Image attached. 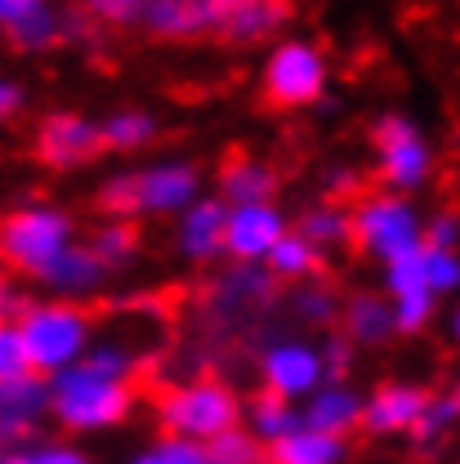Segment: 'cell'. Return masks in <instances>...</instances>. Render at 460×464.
Returning a JSON list of instances; mask_svg holds the SVG:
<instances>
[{"label": "cell", "mask_w": 460, "mask_h": 464, "mask_svg": "<svg viewBox=\"0 0 460 464\" xmlns=\"http://www.w3.org/2000/svg\"><path fill=\"white\" fill-rule=\"evenodd\" d=\"M452 402L460 406V375H456V384H452Z\"/></svg>", "instance_id": "43"}, {"label": "cell", "mask_w": 460, "mask_h": 464, "mask_svg": "<svg viewBox=\"0 0 460 464\" xmlns=\"http://www.w3.org/2000/svg\"><path fill=\"white\" fill-rule=\"evenodd\" d=\"M273 290H278V277L264 264H232L229 273L210 286V304H215V313L237 317V313L273 304Z\"/></svg>", "instance_id": "19"}, {"label": "cell", "mask_w": 460, "mask_h": 464, "mask_svg": "<svg viewBox=\"0 0 460 464\" xmlns=\"http://www.w3.org/2000/svg\"><path fill=\"white\" fill-rule=\"evenodd\" d=\"M246 429L273 451L278 442H287L290 433L304 429V411L287 398H273V393H259L255 402L246 406Z\"/></svg>", "instance_id": "25"}, {"label": "cell", "mask_w": 460, "mask_h": 464, "mask_svg": "<svg viewBox=\"0 0 460 464\" xmlns=\"http://www.w3.org/2000/svg\"><path fill=\"white\" fill-rule=\"evenodd\" d=\"M27 464H90V456L81 447H67V442H45V447L27 451Z\"/></svg>", "instance_id": "36"}, {"label": "cell", "mask_w": 460, "mask_h": 464, "mask_svg": "<svg viewBox=\"0 0 460 464\" xmlns=\"http://www.w3.org/2000/svg\"><path fill=\"white\" fill-rule=\"evenodd\" d=\"M215 197L224 206H259V201H278V170L259 157H237L220 170Z\"/></svg>", "instance_id": "21"}, {"label": "cell", "mask_w": 460, "mask_h": 464, "mask_svg": "<svg viewBox=\"0 0 460 464\" xmlns=\"http://www.w3.org/2000/svg\"><path fill=\"white\" fill-rule=\"evenodd\" d=\"M264 268H269L278 282H313V273L322 268V250L290 228L287 237L278 241V250L269 255V264H264Z\"/></svg>", "instance_id": "27"}, {"label": "cell", "mask_w": 460, "mask_h": 464, "mask_svg": "<svg viewBox=\"0 0 460 464\" xmlns=\"http://www.w3.org/2000/svg\"><path fill=\"white\" fill-rule=\"evenodd\" d=\"M425 228H429V219L420 215L416 197H403V192H385V188L362 192L353 206V246L380 268L425 250L429 246Z\"/></svg>", "instance_id": "4"}, {"label": "cell", "mask_w": 460, "mask_h": 464, "mask_svg": "<svg viewBox=\"0 0 460 464\" xmlns=\"http://www.w3.org/2000/svg\"><path fill=\"white\" fill-rule=\"evenodd\" d=\"M41 9H50V0H0V27L9 32V27H18L23 18H32Z\"/></svg>", "instance_id": "39"}, {"label": "cell", "mask_w": 460, "mask_h": 464, "mask_svg": "<svg viewBox=\"0 0 460 464\" xmlns=\"http://www.w3.org/2000/svg\"><path fill=\"white\" fill-rule=\"evenodd\" d=\"M385 299L394 308V326L398 335H420L434 317H438V295L429 282V268H425V250L406 255L398 264L385 268Z\"/></svg>", "instance_id": "11"}, {"label": "cell", "mask_w": 460, "mask_h": 464, "mask_svg": "<svg viewBox=\"0 0 460 464\" xmlns=\"http://www.w3.org/2000/svg\"><path fill=\"white\" fill-rule=\"evenodd\" d=\"M295 232L327 255V250L353 241V210H345L340 201H313L295 215Z\"/></svg>", "instance_id": "24"}, {"label": "cell", "mask_w": 460, "mask_h": 464, "mask_svg": "<svg viewBox=\"0 0 460 464\" xmlns=\"http://www.w3.org/2000/svg\"><path fill=\"white\" fill-rule=\"evenodd\" d=\"M340 295L331 286H322V282H304L299 295H295V317L304 322V326H313V331H327V326H336L340 322Z\"/></svg>", "instance_id": "29"}, {"label": "cell", "mask_w": 460, "mask_h": 464, "mask_svg": "<svg viewBox=\"0 0 460 464\" xmlns=\"http://www.w3.org/2000/svg\"><path fill=\"white\" fill-rule=\"evenodd\" d=\"M99 130H103V148H108V152L139 157V152H148V148L157 143L161 121L148 112V108H116L113 116L99 121Z\"/></svg>", "instance_id": "22"}, {"label": "cell", "mask_w": 460, "mask_h": 464, "mask_svg": "<svg viewBox=\"0 0 460 464\" xmlns=\"http://www.w3.org/2000/svg\"><path fill=\"white\" fill-rule=\"evenodd\" d=\"M0 464H27V451H0Z\"/></svg>", "instance_id": "42"}, {"label": "cell", "mask_w": 460, "mask_h": 464, "mask_svg": "<svg viewBox=\"0 0 460 464\" xmlns=\"http://www.w3.org/2000/svg\"><path fill=\"white\" fill-rule=\"evenodd\" d=\"M18 108H23V90H18L14 81H0V125L18 112Z\"/></svg>", "instance_id": "40"}, {"label": "cell", "mask_w": 460, "mask_h": 464, "mask_svg": "<svg viewBox=\"0 0 460 464\" xmlns=\"http://www.w3.org/2000/svg\"><path fill=\"white\" fill-rule=\"evenodd\" d=\"M32 375V357H27V344H23V331L18 322H0V384L5 380H23Z\"/></svg>", "instance_id": "35"}, {"label": "cell", "mask_w": 460, "mask_h": 464, "mask_svg": "<svg viewBox=\"0 0 460 464\" xmlns=\"http://www.w3.org/2000/svg\"><path fill=\"white\" fill-rule=\"evenodd\" d=\"M139 357L116 340H94L90 357L50 380V415L67 433H108L134 411Z\"/></svg>", "instance_id": "1"}, {"label": "cell", "mask_w": 460, "mask_h": 464, "mask_svg": "<svg viewBox=\"0 0 460 464\" xmlns=\"http://www.w3.org/2000/svg\"><path fill=\"white\" fill-rule=\"evenodd\" d=\"M348 456V438H331V433H318V429H299L290 433L287 442H278L269 451V464H345Z\"/></svg>", "instance_id": "26"}, {"label": "cell", "mask_w": 460, "mask_h": 464, "mask_svg": "<svg viewBox=\"0 0 460 464\" xmlns=\"http://www.w3.org/2000/svg\"><path fill=\"white\" fill-rule=\"evenodd\" d=\"M456 420H460V406L452 402V393H447V398H434L429 411L420 415V424H416V433H411V438H416L420 447H434V442H443V438L452 433V424H456Z\"/></svg>", "instance_id": "34"}, {"label": "cell", "mask_w": 460, "mask_h": 464, "mask_svg": "<svg viewBox=\"0 0 460 464\" xmlns=\"http://www.w3.org/2000/svg\"><path fill=\"white\" fill-rule=\"evenodd\" d=\"M90 250H94V259L108 268V273H121V268H130L134 264V255H139V241H134V232L125 219H108L103 228L90 232V241H85Z\"/></svg>", "instance_id": "28"}, {"label": "cell", "mask_w": 460, "mask_h": 464, "mask_svg": "<svg viewBox=\"0 0 460 464\" xmlns=\"http://www.w3.org/2000/svg\"><path fill=\"white\" fill-rule=\"evenodd\" d=\"M152 0H76V9H85L99 27H143Z\"/></svg>", "instance_id": "33"}, {"label": "cell", "mask_w": 460, "mask_h": 464, "mask_svg": "<svg viewBox=\"0 0 460 464\" xmlns=\"http://www.w3.org/2000/svg\"><path fill=\"white\" fill-rule=\"evenodd\" d=\"M130 464H210L201 442H188V438H171L161 433L157 442H148L143 451H134Z\"/></svg>", "instance_id": "31"}, {"label": "cell", "mask_w": 460, "mask_h": 464, "mask_svg": "<svg viewBox=\"0 0 460 464\" xmlns=\"http://www.w3.org/2000/svg\"><path fill=\"white\" fill-rule=\"evenodd\" d=\"M264 451H269V447H264L250 429H232L220 442L206 447L210 464H264Z\"/></svg>", "instance_id": "32"}, {"label": "cell", "mask_w": 460, "mask_h": 464, "mask_svg": "<svg viewBox=\"0 0 460 464\" xmlns=\"http://www.w3.org/2000/svg\"><path fill=\"white\" fill-rule=\"evenodd\" d=\"M206 197V174L188 157H161L139 170H121L99 188V210L113 219H179Z\"/></svg>", "instance_id": "2"}, {"label": "cell", "mask_w": 460, "mask_h": 464, "mask_svg": "<svg viewBox=\"0 0 460 464\" xmlns=\"http://www.w3.org/2000/svg\"><path fill=\"white\" fill-rule=\"evenodd\" d=\"M299 411H304V424H308V429L331 433V438H348V433L362 429L367 393H357L348 380H327Z\"/></svg>", "instance_id": "17"}, {"label": "cell", "mask_w": 460, "mask_h": 464, "mask_svg": "<svg viewBox=\"0 0 460 464\" xmlns=\"http://www.w3.org/2000/svg\"><path fill=\"white\" fill-rule=\"evenodd\" d=\"M41 415H50V380L45 375H23L0 384V447H18Z\"/></svg>", "instance_id": "16"}, {"label": "cell", "mask_w": 460, "mask_h": 464, "mask_svg": "<svg viewBox=\"0 0 460 464\" xmlns=\"http://www.w3.org/2000/svg\"><path fill=\"white\" fill-rule=\"evenodd\" d=\"M224 45H273L295 18V0H210Z\"/></svg>", "instance_id": "10"}, {"label": "cell", "mask_w": 460, "mask_h": 464, "mask_svg": "<svg viewBox=\"0 0 460 464\" xmlns=\"http://www.w3.org/2000/svg\"><path fill=\"white\" fill-rule=\"evenodd\" d=\"M9 41H14L18 50H32V54L50 50V45H58V41H63V14H54V9H41V14L23 18L18 27H9Z\"/></svg>", "instance_id": "30"}, {"label": "cell", "mask_w": 460, "mask_h": 464, "mask_svg": "<svg viewBox=\"0 0 460 464\" xmlns=\"http://www.w3.org/2000/svg\"><path fill=\"white\" fill-rule=\"evenodd\" d=\"M157 420H161V433L210 447L232 429H246V402L229 380L197 375V380L171 384L157 398Z\"/></svg>", "instance_id": "3"}, {"label": "cell", "mask_w": 460, "mask_h": 464, "mask_svg": "<svg viewBox=\"0 0 460 464\" xmlns=\"http://www.w3.org/2000/svg\"><path fill=\"white\" fill-rule=\"evenodd\" d=\"M429 246H443V250H460V215H434L429 219Z\"/></svg>", "instance_id": "37"}, {"label": "cell", "mask_w": 460, "mask_h": 464, "mask_svg": "<svg viewBox=\"0 0 460 464\" xmlns=\"http://www.w3.org/2000/svg\"><path fill=\"white\" fill-rule=\"evenodd\" d=\"M340 331H345L348 344H357V348L385 344L389 335H398L389 299L376 295V290H357V295H348L345 308H340Z\"/></svg>", "instance_id": "20"}, {"label": "cell", "mask_w": 460, "mask_h": 464, "mask_svg": "<svg viewBox=\"0 0 460 464\" xmlns=\"http://www.w3.org/2000/svg\"><path fill=\"white\" fill-rule=\"evenodd\" d=\"M224 237H229V206L206 192L174 219V250L183 264H215L224 259Z\"/></svg>", "instance_id": "15"}, {"label": "cell", "mask_w": 460, "mask_h": 464, "mask_svg": "<svg viewBox=\"0 0 460 464\" xmlns=\"http://www.w3.org/2000/svg\"><path fill=\"white\" fill-rule=\"evenodd\" d=\"M331 90V58L308 36H282L269 45L264 67H259V94L269 108L282 112H304L318 108Z\"/></svg>", "instance_id": "5"}, {"label": "cell", "mask_w": 460, "mask_h": 464, "mask_svg": "<svg viewBox=\"0 0 460 464\" xmlns=\"http://www.w3.org/2000/svg\"><path fill=\"white\" fill-rule=\"evenodd\" d=\"M103 148V130L99 121L81 112H50L41 125H36V157L54 170H81L90 166Z\"/></svg>", "instance_id": "13"}, {"label": "cell", "mask_w": 460, "mask_h": 464, "mask_svg": "<svg viewBox=\"0 0 460 464\" xmlns=\"http://www.w3.org/2000/svg\"><path fill=\"white\" fill-rule=\"evenodd\" d=\"M447 335H452V344L460 348V299L452 304V313H447Z\"/></svg>", "instance_id": "41"}, {"label": "cell", "mask_w": 460, "mask_h": 464, "mask_svg": "<svg viewBox=\"0 0 460 464\" xmlns=\"http://www.w3.org/2000/svg\"><path fill=\"white\" fill-rule=\"evenodd\" d=\"M434 393L425 384L411 380H385L367 393V411H362V433L371 438H411L420 415L429 411Z\"/></svg>", "instance_id": "14"}, {"label": "cell", "mask_w": 460, "mask_h": 464, "mask_svg": "<svg viewBox=\"0 0 460 464\" xmlns=\"http://www.w3.org/2000/svg\"><path fill=\"white\" fill-rule=\"evenodd\" d=\"M72 246H76V224L58 206H23L0 219V259L36 282Z\"/></svg>", "instance_id": "8"}, {"label": "cell", "mask_w": 460, "mask_h": 464, "mask_svg": "<svg viewBox=\"0 0 460 464\" xmlns=\"http://www.w3.org/2000/svg\"><path fill=\"white\" fill-rule=\"evenodd\" d=\"M18 331H23V344L32 357V371L45 380L85 362L94 348V322L76 304H27L18 317Z\"/></svg>", "instance_id": "7"}, {"label": "cell", "mask_w": 460, "mask_h": 464, "mask_svg": "<svg viewBox=\"0 0 460 464\" xmlns=\"http://www.w3.org/2000/svg\"><path fill=\"white\" fill-rule=\"evenodd\" d=\"M331 197H362V174L357 170H348V166H336V170L327 174V201Z\"/></svg>", "instance_id": "38"}, {"label": "cell", "mask_w": 460, "mask_h": 464, "mask_svg": "<svg viewBox=\"0 0 460 464\" xmlns=\"http://www.w3.org/2000/svg\"><path fill=\"white\" fill-rule=\"evenodd\" d=\"M259 384L264 393L273 398H287V402L304 406L327 380H336L331 371V348L322 340H304V335H278L259 348Z\"/></svg>", "instance_id": "9"}, {"label": "cell", "mask_w": 460, "mask_h": 464, "mask_svg": "<svg viewBox=\"0 0 460 464\" xmlns=\"http://www.w3.org/2000/svg\"><path fill=\"white\" fill-rule=\"evenodd\" d=\"M0 286H5V282H0Z\"/></svg>", "instance_id": "44"}, {"label": "cell", "mask_w": 460, "mask_h": 464, "mask_svg": "<svg viewBox=\"0 0 460 464\" xmlns=\"http://www.w3.org/2000/svg\"><path fill=\"white\" fill-rule=\"evenodd\" d=\"M143 32L157 36V41H174V45L215 36L210 0H152L148 14H143Z\"/></svg>", "instance_id": "18"}, {"label": "cell", "mask_w": 460, "mask_h": 464, "mask_svg": "<svg viewBox=\"0 0 460 464\" xmlns=\"http://www.w3.org/2000/svg\"><path fill=\"white\" fill-rule=\"evenodd\" d=\"M371 170L385 192L416 197L434 183L438 174V148L425 134V125L406 112H385L371 130Z\"/></svg>", "instance_id": "6"}, {"label": "cell", "mask_w": 460, "mask_h": 464, "mask_svg": "<svg viewBox=\"0 0 460 464\" xmlns=\"http://www.w3.org/2000/svg\"><path fill=\"white\" fill-rule=\"evenodd\" d=\"M41 282L50 290H58V295H90V290H99L103 282H108V268L94 259V250L90 246H72L67 255H58L54 264L41 273Z\"/></svg>", "instance_id": "23"}, {"label": "cell", "mask_w": 460, "mask_h": 464, "mask_svg": "<svg viewBox=\"0 0 460 464\" xmlns=\"http://www.w3.org/2000/svg\"><path fill=\"white\" fill-rule=\"evenodd\" d=\"M295 228L287 210L278 201H259V206H229V237H224V255L232 264H269V255L278 250V241Z\"/></svg>", "instance_id": "12"}]
</instances>
